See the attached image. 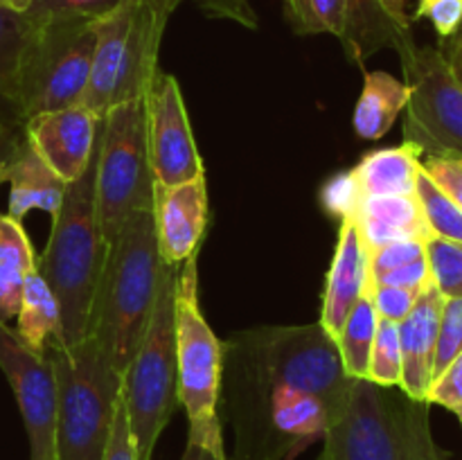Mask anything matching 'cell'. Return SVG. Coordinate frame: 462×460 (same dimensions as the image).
<instances>
[{"instance_id":"1","label":"cell","mask_w":462,"mask_h":460,"mask_svg":"<svg viewBox=\"0 0 462 460\" xmlns=\"http://www.w3.org/2000/svg\"><path fill=\"white\" fill-rule=\"evenodd\" d=\"M352 377L316 320L235 332L221 343L219 422L233 431L228 460H296L323 440Z\"/></svg>"},{"instance_id":"2","label":"cell","mask_w":462,"mask_h":460,"mask_svg":"<svg viewBox=\"0 0 462 460\" xmlns=\"http://www.w3.org/2000/svg\"><path fill=\"white\" fill-rule=\"evenodd\" d=\"M97 144L81 176L68 183L63 201L52 215L48 246L36 260V271L52 289L61 311L66 345H77L90 334L95 296L106 264L108 244L97 215Z\"/></svg>"},{"instance_id":"3","label":"cell","mask_w":462,"mask_h":460,"mask_svg":"<svg viewBox=\"0 0 462 460\" xmlns=\"http://www.w3.org/2000/svg\"><path fill=\"white\" fill-rule=\"evenodd\" d=\"M162 266L153 212H131L117 237L108 244L90 318V334L122 377L152 318Z\"/></svg>"},{"instance_id":"4","label":"cell","mask_w":462,"mask_h":460,"mask_svg":"<svg viewBox=\"0 0 462 460\" xmlns=\"http://www.w3.org/2000/svg\"><path fill=\"white\" fill-rule=\"evenodd\" d=\"M429 406L400 386L352 379L319 460H454L433 437Z\"/></svg>"},{"instance_id":"5","label":"cell","mask_w":462,"mask_h":460,"mask_svg":"<svg viewBox=\"0 0 462 460\" xmlns=\"http://www.w3.org/2000/svg\"><path fill=\"white\" fill-rule=\"evenodd\" d=\"M45 354L57 377V460H104L122 374L93 334L77 345L52 341Z\"/></svg>"},{"instance_id":"6","label":"cell","mask_w":462,"mask_h":460,"mask_svg":"<svg viewBox=\"0 0 462 460\" xmlns=\"http://www.w3.org/2000/svg\"><path fill=\"white\" fill-rule=\"evenodd\" d=\"M180 266L165 264L156 305L138 352L122 377V401L129 419L135 460H152L156 442L179 406L174 300Z\"/></svg>"},{"instance_id":"7","label":"cell","mask_w":462,"mask_h":460,"mask_svg":"<svg viewBox=\"0 0 462 460\" xmlns=\"http://www.w3.org/2000/svg\"><path fill=\"white\" fill-rule=\"evenodd\" d=\"M167 16L152 0H125L111 16L97 21L90 79L81 106L102 120L113 106L147 95L158 68Z\"/></svg>"},{"instance_id":"8","label":"cell","mask_w":462,"mask_h":460,"mask_svg":"<svg viewBox=\"0 0 462 460\" xmlns=\"http://www.w3.org/2000/svg\"><path fill=\"white\" fill-rule=\"evenodd\" d=\"M179 404L189 419V445L212 460H228L219 422L221 341L199 307L197 253L180 264L174 300Z\"/></svg>"},{"instance_id":"9","label":"cell","mask_w":462,"mask_h":460,"mask_svg":"<svg viewBox=\"0 0 462 460\" xmlns=\"http://www.w3.org/2000/svg\"><path fill=\"white\" fill-rule=\"evenodd\" d=\"M18 68L16 102L23 122L41 113L79 106L93 66L97 21L63 18L32 23Z\"/></svg>"},{"instance_id":"10","label":"cell","mask_w":462,"mask_h":460,"mask_svg":"<svg viewBox=\"0 0 462 460\" xmlns=\"http://www.w3.org/2000/svg\"><path fill=\"white\" fill-rule=\"evenodd\" d=\"M153 188L144 99L113 106L99 122L95 176L99 225L106 244L117 237L131 212L152 210Z\"/></svg>"},{"instance_id":"11","label":"cell","mask_w":462,"mask_h":460,"mask_svg":"<svg viewBox=\"0 0 462 460\" xmlns=\"http://www.w3.org/2000/svg\"><path fill=\"white\" fill-rule=\"evenodd\" d=\"M400 59L409 86L404 143L418 147L422 158L462 161V86L445 52L413 43Z\"/></svg>"},{"instance_id":"12","label":"cell","mask_w":462,"mask_h":460,"mask_svg":"<svg viewBox=\"0 0 462 460\" xmlns=\"http://www.w3.org/2000/svg\"><path fill=\"white\" fill-rule=\"evenodd\" d=\"M0 370L12 386L30 440V460H57V377L48 354L0 320Z\"/></svg>"},{"instance_id":"13","label":"cell","mask_w":462,"mask_h":460,"mask_svg":"<svg viewBox=\"0 0 462 460\" xmlns=\"http://www.w3.org/2000/svg\"><path fill=\"white\" fill-rule=\"evenodd\" d=\"M144 111L149 161L156 183L174 188L206 176L176 77L162 70L153 75L144 95Z\"/></svg>"},{"instance_id":"14","label":"cell","mask_w":462,"mask_h":460,"mask_svg":"<svg viewBox=\"0 0 462 460\" xmlns=\"http://www.w3.org/2000/svg\"><path fill=\"white\" fill-rule=\"evenodd\" d=\"M99 122L86 106L41 113L25 122V135L34 152L66 183L81 176L97 144Z\"/></svg>"},{"instance_id":"15","label":"cell","mask_w":462,"mask_h":460,"mask_svg":"<svg viewBox=\"0 0 462 460\" xmlns=\"http://www.w3.org/2000/svg\"><path fill=\"white\" fill-rule=\"evenodd\" d=\"M153 225H156L158 251L165 264L180 266L199 253L208 228V188L206 176L188 183L153 188Z\"/></svg>"},{"instance_id":"16","label":"cell","mask_w":462,"mask_h":460,"mask_svg":"<svg viewBox=\"0 0 462 460\" xmlns=\"http://www.w3.org/2000/svg\"><path fill=\"white\" fill-rule=\"evenodd\" d=\"M368 246H365L355 221L341 219L337 251H334L332 266H329L328 287H325L323 309H320L319 320L329 336L337 338L350 309L368 291Z\"/></svg>"},{"instance_id":"17","label":"cell","mask_w":462,"mask_h":460,"mask_svg":"<svg viewBox=\"0 0 462 460\" xmlns=\"http://www.w3.org/2000/svg\"><path fill=\"white\" fill-rule=\"evenodd\" d=\"M445 296L433 284L420 293L418 302L402 323V383L400 388L413 400L427 401V392L433 382V359L438 345V325Z\"/></svg>"},{"instance_id":"18","label":"cell","mask_w":462,"mask_h":460,"mask_svg":"<svg viewBox=\"0 0 462 460\" xmlns=\"http://www.w3.org/2000/svg\"><path fill=\"white\" fill-rule=\"evenodd\" d=\"M350 221L359 228L368 251L400 239L431 237L422 207L415 194H383V197H364L356 203Z\"/></svg>"},{"instance_id":"19","label":"cell","mask_w":462,"mask_h":460,"mask_svg":"<svg viewBox=\"0 0 462 460\" xmlns=\"http://www.w3.org/2000/svg\"><path fill=\"white\" fill-rule=\"evenodd\" d=\"M7 180L12 185L7 215L16 221H23L30 210H43L52 216L61 206L68 188L66 180L59 179L48 162L34 152L27 135L9 165Z\"/></svg>"},{"instance_id":"20","label":"cell","mask_w":462,"mask_h":460,"mask_svg":"<svg viewBox=\"0 0 462 460\" xmlns=\"http://www.w3.org/2000/svg\"><path fill=\"white\" fill-rule=\"evenodd\" d=\"M341 43L352 61L364 63L383 48L406 52L415 41L411 32L400 30L391 21L379 0H347L346 34Z\"/></svg>"},{"instance_id":"21","label":"cell","mask_w":462,"mask_h":460,"mask_svg":"<svg viewBox=\"0 0 462 460\" xmlns=\"http://www.w3.org/2000/svg\"><path fill=\"white\" fill-rule=\"evenodd\" d=\"M420 170H422L420 149L402 143L400 147L365 153L364 161L352 167L350 176L361 198L383 197V194H415Z\"/></svg>"},{"instance_id":"22","label":"cell","mask_w":462,"mask_h":460,"mask_svg":"<svg viewBox=\"0 0 462 460\" xmlns=\"http://www.w3.org/2000/svg\"><path fill=\"white\" fill-rule=\"evenodd\" d=\"M409 102V86L382 70L365 72L364 90L355 106L352 124L359 138L379 140L391 131Z\"/></svg>"},{"instance_id":"23","label":"cell","mask_w":462,"mask_h":460,"mask_svg":"<svg viewBox=\"0 0 462 460\" xmlns=\"http://www.w3.org/2000/svg\"><path fill=\"white\" fill-rule=\"evenodd\" d=\"M36 269V255L21 221L0 215V320L16 318L23 282Z\"/></svg>"},{"instance_id":"24","label":"cell","mask_w":462,"mask_h":460,"mask_svg":"<svg viewBox=\"0 0 462 460\" xmlns=\"http://www.w3.org/2000/svg\"><path fill=\"white\" fill-rule=\"evenodd\" d=\"M16 334L36 352H43L52 341H63L61 311L39 271H30L23 282L21 309H18Z\"/></svg>"},{"instance_id":"25","label":"cell","mask_w":462,"mask_h":460,"mask_svg":"<svg viewBox=\"0 0 462 460\" xmlns=\"http://www.w3.org/2000/svg\"><path fill=\"white\" fill-rule=\"evenodd\" d=\"M32 27L34 25L25 14L0 7V124H25L18 115L16 86Z\"/></svg>"},{"instance_id":"26","label":"cell","mask_w":462,"mask_h":460,"mask_svg":"<svg viewBox=\"0 0 462 460\" xmlns=\"http://www.w3.org/2000/svg\"><path fill=\"white\" fill-rule=\"evenodd\" d=\"M377 325H379V316L377 311H374L373 298H370V287H368V291L355 302V307H352L350 314H347L346 323H343L341 332H338L337 338H334L347 377L365 379V374H368L370 350H373Z\"/></svg>"},{"instance_id":"27","label":"cell","mask_w":462,"mask_h":460,"mask_svg":"<svg viewBox=\"0 0 462 460\" xmlns=\"http://www.w3.org/2000/svg\"><path fill=\"white\" fill-rule=\"evenodd\" d=\"M284 16L298 34H346L347 0H284Z\"/></svg>"},{"instance_id":"28","label":"cell","mask_w":462,"mask_h":460,"mask_svg":"<svg viewBox=\"0 0 462 460\" xmlns=\"http://www.w3.org/2000/svg\"><path fill=\"white\" fill-rule=\"evenodd\" d=\"M415 197L422 207L424 221H427L431 237L449 239L462 244V210L456 206L454 198L447 197L427 174L420 170L415 180Z\"/></svg>"},{"instance_id":"29","label":"cell","mask_w":462,"mask_h":460,"mask_svg":"<svg viewBox=\"0 0 462 460\" xmlns=\"http://www.w3.org/2000/svg\"><path fill=\"white\" fill-rule=\"evenodd\" d=\"M365 379L379 383V386H400L402 383V345L397 323L379 318Z\"/></svg>"},{"instance_id":"30","label":"cell","mask_w":462,"mask_h":460,"mask_svg":"<svg viewBox=\"0 0 462 460\" xmlns=\"http://www.w3.org/2000/svg\"><path fill=\"white\" fill-rule=\"evenodd\" d=\"M424 246L433 287L445 298H462V244L429 237Z\"/></svg>"},{"instance_id":"31","label":"cell","mask_w":462,"mask_h":460,"mask_svg":"<svg viewBox=\"0 0 462 460\" xmlns=\"http://www.w3.org/2000/svg\"><path fill=\"white\" fill-rule=\"evenodd\" d=\"M125 0H32L25 16L32 23L63 21V18H84L102 21L111 16Z\"/></svg>"},{"instance_id":"32","label":"cell","mask_w":462,"mask_h":460,"mask_svg":"<svg viewBox=\"0 0 462 460\" xmlns=\"http://www.w3.org/2000/svg\"><path fill=\"white\" fill-rule=\"evenodd\" d=\"M462 352V298H445L438 325V345L433 359V379Z\"/></svg>"},{"instance_id":"33","label":"cell","mask_w":462,"mask_h":460,"mask_svg":"<svg viewBox=\"0 0 462 460\" xmlns=\"http://www.w3.org/2000/svg\"><path fill=\"white\" fill-rule=\"evenodd\" d=\"M427 242L420 239H400V242L383 244V246L368 251L370 282H377L383 275L400 271L404 266L415 264L420 260H427Z\"/></svg>"},{"instance_id":"34","label":"cell","mask_w":462,"mask_h":460,"mask_svg":"<svg viewBox=\"0 0 462 460\" xmlns=\"http://www.w3.org/2000/svg\"><path fill=\"white\" fill-rule=\"evenodd\" d=\"M152 3L156 5L158 12L165 14V16L170 18L171 12H174L183 0H152ZM197 3L208 16L228 18V21L239 23V25L244 27H251V30L257 27V14L248 0H197Z\"/></svg>"},{"instance_id":"35","label":"cell","mask_w":462,"mask_h":460,"mask_svg":"<svg viewBox=\"0 0 462 460\" xmlns=\"http://www.w3.org/2000/svg\"><path fill=\"white\" fill-rule=\"evenodd\" d=\"M420 293L422 291H418V289L388 287V284L370 282V298H373L374 311H377L379 318L391 320V323H402L411 314Z\"/></svg>"},{"instance_id":"36","label":"cell","mask_w":462,"mask_h":460,"mask_svg":"<svg viewBox=\"0 0 462 460\" xmlns=\"http://www.w3.org/2000/svg\"><path fill=\"white\" fill-rule=\"evenodd\" d=\"M415 18H427L442 41L462 30V0H420Z\"/></svg>"},{"instance_id":"37","label":"cell","mask_w":462,"mask_h":460,"mask_svg":"<svg viewBox=\"0 0 462 460\" xmlns=\"http://www.w3.org/2000/svg\"><path fill=\"white\" fill-rule=\"evenodd\" d=\"M429 404H438L458 415L462 410V352L431 382L427 392Z\"/></svg>"},{"instance_id":"38","label":"cell","mask_w":462,"mask_h":460,"mask_svg":"<svg viewBox=\"0 0 462 460\" xmlns=\"http://www.w3.org/2000/svg\"><path fill=\"white\" fill-rule=\"evenodd\" d=\"M422 170L462 210V161L456 158H422Z\"/></svg>"},{"instance_id":"39","label":"cell","mask_w":462,"mask_h":460,"mask_svg":"<svg viewBox=\"0 0 462 460\" xmlns=\"http://www.w3.org/2000/svg\"><path fill=\"white\" fill-rule=\"evenodd\" d=\"M104 460H135L134 442H131V431H129V419H126V409L125 401L117 400L116 415H113L111 424V437H108L106 454Z\"/></svg>"},{"instance_id":"40","label":"cell","mask_w":462,"mask_h":460,"mask_svg":"<svg viewBox=\"0 0 462 460\" xmlns=\"http://www.w3.org/2000/svg\"><path fill=\"white\" fill-rule=\"evenodd\" d=\"M25 140V124H0V185L7 180L9 165Z\"/></svg>"},{"instance_id":"41","label":"cell","mask_w":462,"mask_h":460,"mask_svg":"<svg viewBox=\"0 0 462 460\" xmlns=\"http://www.w3.org/2000/svg\"><path fill=\"white\" fill-rule=\"evenodd\" d=\"M442 52H445L447 61H449V68L451 72H454L456 81L462 86V34H456L454 39L447 41Z\"/></svg>"},{"instance_id":"42","label":"cell","mask_w":462,"mask_h":460,"mask_svg":"<svg viewBox=\"0 0 462 460\" xmlns=\"http://www.w3.org/2000/svg\"><path fill=\"white\" fill-rule=\"evenodd\" d=\"M383 7V12L391 16V21L395 23L400 30L411 32V16L406 14V0H379Z\"/></svg>"},{"instance_id":"43","label":"cell","mask_w":462,"mask_h":460,"mask_svg":"<svg viewBox=\"0 0 462 460\" xmlns=\"http://www.w3.org/2000/svg\"><path fill=\"white\" fill-rule=\"evenodd\" d=\"M32 0H0V7H7L12 9V12H18V14H25L27 9H30Z\"/></svg>"},{"instance_id":"44","label":"cell","mask_w":462,"mask_h":460,"mask_svg":"<svg viewBox=\"0 0 462 460\" xmlns=\"http://www.w3.org/2000/svg\"><path fill=\"white\" fill-rule=\"evenodd\" d=\"M180 460H212V458L206 454V451H201L199 446L189 445V442H188V446H185V454H183V458H180Z\"/></svg>"},{"instance_id":"45","label":"cell","mask_w":462,"mask_h":460,"mask_svg":"<svg viewBox=\"0 0 462 460\" xmlns=\"http://www.w3.org/2000/svg\"><path fill=\"white\" fill-rule=\"evenodd\" d=\"M458 419H460V424H462V410L458 413Z\"/></svg>"},{"instance_id":"46","label":"cell","mask_w":462,"mask_h":460,"mask_svg":"<svg viewBox=\"0 0 462 460\" xmlns=\"http://www.w3.org/2000/svg\"><path fill=\"white\" fill-rule=\"evenodd\" d=\"M458 34H462V30H460V32H458Z\"/></svg>"}]
</instances>
